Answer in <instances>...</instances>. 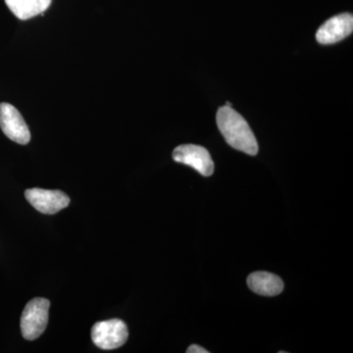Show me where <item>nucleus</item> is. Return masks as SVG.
Instances as JSON below:
<instances>
[{
  "mask_svg": "<svg viewBox=\"0 0 353 353\" xmlns=\"http://www.w3.org/2000/svg\"><path fill=\"white\" fill-rule=\"evenodd\" d=\"M216 120L221 134L232 148L246 154H257L259 143L248 122L241 114L225 105L218 110Z\"/></svg>",
  "mask_w": 353,
  "mask_h": 353,
  "instance_id": "1",
  "label": "nucleus"
},
{
  "mask_svg": "<svg viewBox=\"0 0 353 353\" xmlns=\"http://www.w3.org/2000/svg\"><path fill=\"white\" fill-rule=\"evenodd\" d=\"M187 352L188 353H209L208 350H205V348L199 347V345H190V347L189 348H188Z\"/></svg>",
  "mask_w": 353,
  "mask_h": 353,
  "instance_id": "10",
  "label": "nucleus"
},
{
  "mask_svg": "<svg viewBox=\"0 0 353 353\" xmlns=\"http://www.w3.org/2000/svg\"><path fill=\"white\" fill-rule=\"evenodd\" d=\"M50 303L37 297L28 303L21 317V332L28 341H34L43 334L48 322Z\"/></svg>",
  "mask_w": 353,
  "mask_h": 353,
  "instance_id": "2",
  "label": "nucleus"
},
{
  "mask_svg": "<svg viewBox=\"0 0 353 353\" xmlns=\"http://www.w3.org/2000/svg\"><path fill=\"white\" fill-rule=\"evenodd\" d=\"M352 31V14H340L332 17L319 28L316 32V39L321 44H333L347 38Z\"/></svg>",
  "mask_w": 353,
  "mask_h": 353,
  "instance_id": "7",
  "label": "nucleus"
},
{
  "mask_svg": "<svg viewBox=\"0 0 353 353\" xmlns=\"http://www.w3.org/2000/svg\"><path fill=\"white\" fill-rule=\"evenodd\" d=\"M226 106H228V108H232V104L230 103V102H227Z\"/></svg>",
  "mask_w": 353,
  "mask_h": 353,
  "instance_id": "11",
  "label": "nucleus"
},
{
  "mask_svg": "<svg viewBox=\"0 0 353 353\" xmlns=\"http://www.w3.org/2000/svg\"><path fill=\"white\" fill-rule=\"evenodd\" d=\"M0 128L7 138L19 145H27L31 141L29 127L12 104L0 103Z\"/></svg>",
  "mask_w": 353,
  "mask_h": 353,
  "instance_id": "4",
  "label": "nucleus"
},
{
  "mask_svg": "<svg viewBox=\"0 0 353 353\" xmlns=\"http://www.w3.org/2000/svg\"><path fill=\"white\" fill-rule=\"evenodd\" d=\"M52 0H6L7 7L20 20H29L48 10Z\"/></svg>",
  "mask_w": 353,
  "mask_h": 353,
  "instance_id": "9",
  "label": "nucleus"
},
{
  "mask_svg": "<svg viewBox=\"0 0 353 353\" xmlns=\"http://www.w3.org/2000/svg\"><path fill=\"white\" fill-rule=\"evenodd\" d=\"M128 336L127 325L120 319L95 323L92 329V340L101 350H116L122 347Z\"/></svg>",
  "mask_w": 353,
  "mask_h": 353,
  "instance_id": "3",
  "label": "nucleus"
},
{
  "mask_svg": "<svg viewBox=\"0 0 353 353\" xmlns=\"http://www.w3.org/2000/svg\"><path fill=\"white\" fill-rule=\"evenodd\" d=\"M27 201L43 214L52 215L69 205L70 199L61 190L30 189L25 192Z\"/></svg>",
  "mask_w": 353,
  "mask_h": 353,
  "instance_id": "6",
  "label": "nucleus"
},
{
  "mask_svg": "<svg viewBox=\"0 0 353 353\" xmlns=\"http://www.w3.org/2000/svg\"><path fill=\"white\" fill-rule=\"evenodd\" d=\"M173 159L178 163L196 169L202 176H209L214 172V163L210 153L201 145H183L174 150Z\"/></svg>",
  "mask_w": 353,
  "mask_h": 353,
  "instance_id": "5",
  "label": "nucleus"
},
{
  "mask_svg": "<svg viewBox=\"0 0 353 353\" xmlns=\"http://www.w3.org/2000/svg\"><path fill=\"white\" fill-rule=\"evenodd\" d=\"M248 285L255 294L264 296H275L284 290L280 277L268 272H254L248 278Z\"/></svg>",
  "mask_w": 353,
  "mask_h": 353,
  "instance_id": "8",
  "label": "nucleus"
}]
</instances>
